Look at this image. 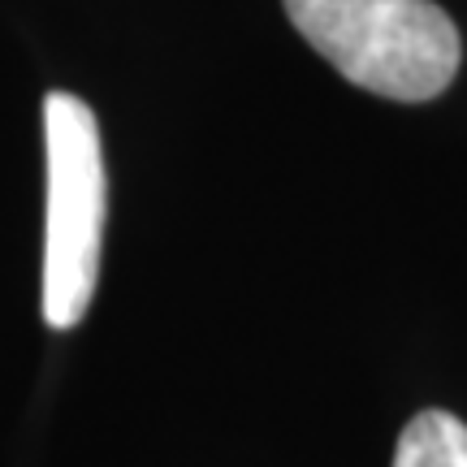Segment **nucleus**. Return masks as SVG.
<instances>
[{"instance_id": "nucleus-3", "label": "nucleus", "mask_w": 467, "mask_h": 467, "mask_svg": "<svg viewBox=\"0 0 467 467\" xmlns=\"http://www.w3.org/2000/svg\"><path fill=\"white\" fill-rule=\"evenodd\" d=\"M394 467H467V424L451 411H420L399 433Z\"/></svg>"}, {"instance_id": "nucleus-2", "label": "nucleus", "mask_w": 467, "mask_h": 467, "mask_svg": "<svg viewBox=\"0 0 467 467\" xmlns=\"http://www.w3.org/2000/svg\"><path fill=\"white\" fill-rule=\"evenodd\" d=\"M48 221H44V320L74 329L91 307L104 247V148L87 100L52 91L44 100Z\"/></svg>"}, {"instance_id": "nucleus-1", "label": "nucleus", "mask_w": 467, "mask_h": 467, "mask_svg": "<svg viewBox=\"0 0 467 467\" xmlns=\"http://www.w3.org/2000/svg\"><path fill=\"white\" fill-rule=\"evenodd\" d=\"M295 31L347 78L399 104L437 100L459 74L463 39L433 0H282Z\"/></svg>"}]
</instances>
